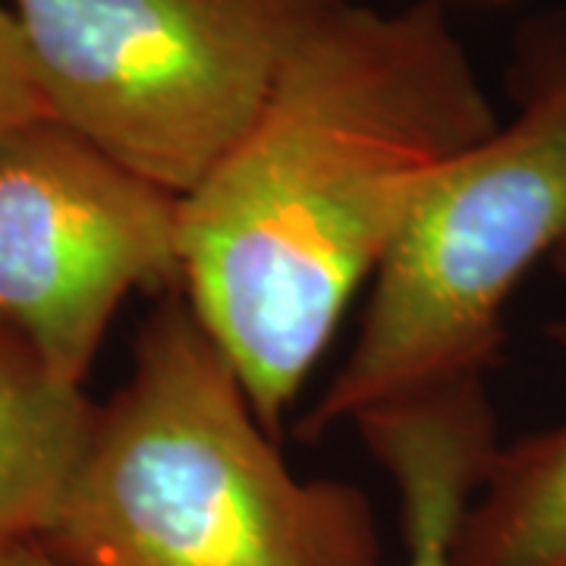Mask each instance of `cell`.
<instances>
[{
	"instance_id": "cell-1",
	"label": "cell",
	"mask_w": 566,
	"mask_h": 566,
	"mask_svg": "<svg viewBox=\"0 0 566 566\" xmlns=\"http://www.w3.org/2000/svg\"><path fill=\"white\" fill-rule=\"evenodd\" d=\"M497 126L438 0L346 3L180 199V293L277 438L428 177Z\"/></svg>"
},
{
	"instance_id": "cell-2",
	"label": "cell",
	"mask_w": 566,
	"mask_h": 566,
	"mask_svg": "<svg viewBox=\"0 0 566 566\" xmlns=\"http://www.w3.org/2000/svg\"><path fill=\"white\" fill-rule=\"evenodd\" d=\"M70 566H381L363 491L296 475L180 290L145 318L48 538Z\"/></svg>"
},
{
	"instance_id": "cell-3",
	"label": "cell",
	"mask_w": 566,
	"mask_h": 566,
	"mask_svg": "<svg viewBox=\"0 0 566 566\" xmlns=\"http://www.w3.org/2000/svg\"><path fill=\"white\" fill-rule=\"evenodd\" d=\"M513 92L516 117L424 182L305 441L387 400L485 381L497 363L510 296L566 243V17L528 25Z\"/></svg>"
},
{
	"instance_id": "cell-4",
	"label": "cell",
	"mask_w": 566,
	"mask_h": 566,
	"mask_svg": "<svg viewBox=\"0 0 566 566\" xmlns=\"http://www.w3.org/2000/svg\"><path fill=\"white\" fill-rule=\"evenodd\" d=\"M349 0H10L51 120L189 196Z\"/></svg>"
},
{
	"instance_id": "cell-5",
	"label": "cell",
	"mask_w": 566,
	"mask_h": 566,
	"mask_svg": "<svg viewBox=\"0 0 566 566\" xmlns=\"http://www.w3.org/2000/svg\"><path fill=\"white\" fill-rule=\"evenodd\" d=\"M180 290V199L57 120L0 139V340L82 387L133 290Z\"/></svg>"
},
{
	"instance_id": "cell-6",
	"label": "cell",
	"mask_w": 566,
	"mask_h": 566,
	"mask_svg": "<svg viewBox=\"0 0 566 566\" xmlns=\"http://www.w3.org/2000/svg\"><path fill=\"white\" fill-rule=\"evenodd\" d=\"M353 424L400 491L406 566H450L457 528L501 447L485 381L387 400Z\"/></svg>"
},
{
	"instance_id": "cell-7",
	"label": "cell",
	"mask_w": 566,
	"mask_h": 566,
	"mask_svg": "<svg viewBox=\"0 0 566 566\" xmlns=\"http://www.w3.org/2000/svg\"><path fill=\"white\" fill-rule=\"evenodd\" d=\"M95 403L0 340V551L44 542L88 441Z\"/></svg>"
},
{
	"instance_id": "cell-8",
	"label": "cell",
	"mask_w": 566,
	"mask_h": 566,
	"mask_svg": "<svg viewBox=\"0 0 566 566\" xmlns=\"http://www.w3.org/2000/svg\"><path fill=\"white\" fill-rule=\"evenodd\" d=\"M450 566H566V422L494 450Z\"/></svg>"
},
{
	"instance_id": "cell-9",
	"label": "cell",
	"mask_w": 566,
	"mask_h": 566,
	"mask_svg": "<svg viewBox=\"0 0 566 566\" xmlns=\"http://www.w3.org/2000/svg\"><path fill=\"white\" fill-rule=\"evenodd\" d=\"M39 120H51L39 73L13 7L0 3V139Z\"/></svg>"
},
{
	"instance_id": "cell-10",
	"label": "cell",
	"mask_w": 566,
	"mask_h": 566,
	"mask_svg": "<svg viewBox=\"0 0 566 566\" xmlns=\"http://www.w3.org/2000/svg\"><path fill=\"white\" fill-rule=\"evenodd\" d=\"M0 566H70V564H63L61 557H57L51 547H44L41 542H32V545L0 551Z\"/></svg>"
},
{
	"instance_id": "cell-11",
	"label": "cell",
	"mask_w": 566,
	"mask_h": 566,
	"mask_svg": "<svg viewBox=\"0 0 566 566\" xmlns=\"http://www.w3.org/2000/svg\"><path fill=\"white\" fill-rule=\"evenodd\" d=\"M554 268H557V271L566 277V243L557 249V255H554Z\"/></svg>"
}]
</instances>
